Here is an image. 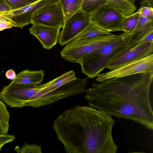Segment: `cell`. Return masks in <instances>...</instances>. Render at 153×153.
Listing matches in <instances>:
<instances>
[{
	"label": "cell",
	"instance_id": "obj_1",
	"mask_svg": "<svg viewBox=\"0 0 153 153\" xmlns=\"http://www.w3.org/2000/svg\"><path fill=\"white\" fill-rule=\"evenodd\" d=\"M153 73H140L93 83L86 90L90 106L116 118L133 120L153 129L150 91Z\"/></svg>",
	"mask_w": 153,
	"mask_h": 153
},
{
	"label": "cell",
	"instance_id": "obj_2",
	"mask_svg": "<svg viewBox=\"0 0 153 153\" xmlns=\"http://www.w3.org/2000/svg\"><path fill=\"white\" fill-rule=\"evenodd\" d=\"M111 116L90 106H77L66 110L53 128L67 153H116Z\"/></svg>",
	"mask_w": 153,
	"mask_h": 153
},
{
	"label": "cell",
	"instance_id": "obj_3",
	"mask_svg": "<svg viewBox=\"0 0 153 153\" xmlns=\"http://www.w3.org/2000/svg\"><path fill=\"white\" fill-rule=\"evenodd\" d=\"M112 42L83 56L79 64L82 72L88 78H93L100 74L114 58L128 48L130 35L123 33Z\"/></svg>",
	"mask_w": 153,
	"mask_h": 153
},
{
	"label": "cell",
	"instance_id": "obj_4",
	"mask_svg": "<svg viewBox=\"0 0 153 153\" xmlns=\"http://www.w3.org/2000/svg\"><path fill=\"white\" fill-rule=\"evenodd\" d=\"M119 35L111 34L82 39H75L61 51V56L65 59L79 64L82 58L99 48L117 39Z\"/></svg>",
	"mask_w": 153,
	"mask_h": 153
},
{
	"label": "cell",
	"instance_id": "obj_5",
	"mask_svg": "<svg viewBox=\"0 0 153 153\" xmlns=\"http://www.w3.org/2000/svg\"><path fill=\"white\" fill-rule=\"evenodd\" d=\"M120 12L107 3L90 15L91 22L109 32L123 31L125 17Z\"/></svg>",
	"mask_w": 153,
	"mask_h": 153
},
{
	"label": "cell",
	"instance_id": "obj_6",
	"mask_svg": "<svg viewBox=\"0 0 153 153\" xmlns=\"http://www.w3.org/2000/svg\"><path fill=\"white\" fill-rule=\"evenodd\" d=\"M91 22L90 15L80 10L65 21L58 42L62 46L76 38Z\"/></svg>",
	"mask_w": 153,
	"mask_h": 153
},
{
	"label": "cell",
	"instance_id": "obj_7",
	"mask_svg": "<svg viewBox=\"0 0 153 153\" xmlns=\"http://www.w3.org/2000/svg\"><path fill=\"white\" fill-rule=\"evenodd\" d=\"M65 17L59 2L49 3L38 10L32 15L30 24L35 25H43L62 28Z\"/></svg>",
	"mask_w": 153,
	"mask_h": 153
},
{
	"label": "cell",
	"instance_id": "obj_8",
	"mask_svg": "<svg viewBox=\"0 0 153 153\" xmlns=\"http://www.w3.org/2000/svg\"><path fill=\"white\" fill-rule=\"evenodd\" d=\"M140 73H153V54L117 69L99 74L96 76V80L99 82Z\"/></svg>",
	"mask_w": 153,
	"mask_h": 153
},
{
	"label": "cell",
	"instance_id": "obj_9",
	"mask_svg": "<svg viewBox=\"0 0 153 153\" xmlns=\"http://www.w3.org/2000/svg\"><path fill=\"white\" fill-rule=\"evenodd\" d=\"M153 54V42L131 48H127L112 59L106 68L110 71L142 59Z\"/></svg>",
	"mask_w": 153,
	"mask_h": 153
},
{
	"label": "cell",
	"instance_id": "obj_10",
	"mask_svg": "<svg viewBox=\"0 0 153 153\" xmlns=\"http://www.w3.org/2000/svg\"><path fill=\"white\" fill-rule=\"evenodd\" d=\"M59 1V0H39L36 2L22 7L12 10L11 19L17 27L23 28L30 24L33 14L44 6L51 3Z\"/></svg>",
	"mask_w": 153,
	"mask_h": 153
},
{
	"label": "cell",
	"instance_id": "obj_11",
	"mask_svg": "<svg viewBox=\"0 0 153 153\" xmlns=\"http://www.w3.org/2000/svg\"><path fill=\"white\" fill-rule=\"evenodd\" d=\"M60 30L54 27L33 25L29 30L38 39L44 48L51 49L58 42Z\"/></svg>",
	"mask_w": 153,
	"mask_h": 153
},
{
	"label": "cell",
	"instance_id": "obj_12",
	"mask_svg": "<svg viewBox=\"0 0 153 153\" xmlns=\"http://www.w3.org/2000/svg\"><path fill=\"white\" fill-rule=\"evenodd\" d=\"M152 30H153V19L140 15L135 28L130 35L128 48H134L142 38Z\"/></svg>",
	"mask_w": 153,
	"mask_h": 153
},
{
	"label": "cell",
	"instance_id": "obj_13",
	"mask_svg": "<svg viewBox=\"0 0 153 153\" xmlns=\"http://www.w3.org/2000/svg\"><path fill=\"white\" fill-rule=\"evenodd\" d=\"M44 75L42 70L31 71L26 69L16 75L12 82L18 84L39 85L43 81Z\"/></svg>",
	"mask_w": 153,
	"mask_h": 153
},
{
	"label": "cell",
	"instance_id": "obj_14",
	"mask_svg": "<svg viewBox=\"0 0 153 153\" xmlns=\"http://www.w3.org/2000/svg\"><path fill=\"white\" fill-rule=\"evenodd\" d=\"M76 78L75 72L71 71L46 83L41 84V86L46 94H56L58 88Z\"/></svg>",
	"mask_w": 153,
	"mask_h": 153
},
{
	"label": "cell",
	"instance_id": "obj_15",
	"mask_svg": "<svg viewBox=\"0 0 153 153\" xmlns=\"http://www.w3.org/2000/svg\"><path fill=\"white\" fill-rule=\"evenodd\" d=\"M109 4L120 12L124 16H127L133 13L137 7L134 5L126 0H105Z\"/></svg>",
	"mask_w": 153,
	"mask_h": 153
},
{
	"label": "cell",
	"instance_id": "obj_16",
	"mask_svg": "<svg viewBox=\"0 0 153 153\" xmlns=\"http://www.w3.org/2000/svg\"><path fill=\"white\" fill-rule=\"evenodd\" d=\"M83 0H59L65 17V21L81 10Z\"/></svg>",
	"mask_w": 153,
	"mask_h": 153
},
{
	"label": "cell",
	"instance_id": "obj_17",
	"mask_svg": "<svg viewBox=\"0 0 153 153\" xmlns=\"http://www.w3.org/2000/svg\"><path fill=\"white\" fill-rule=\"evenodd\" d=\"M111 34L110 32L102 29L91 22L76 38L82 39L90 38L100 36L108 35Z\"/></svg>",
	"mask_w": 153,
	"mask_h": 153
},
{
	"label": "cell",
	"instance_id": "obj_18",
	"mask_svg": "<svg viewBox=\"0 0 153 153\" xmlns=\"http://www.w3.org/2000/svg\"><path fill=\"white\" fill-rule=\"evenodd\" d=\"M10 115L6 105L0 100V135H7L9 129Z\"/></svg>",
	"mask_w": 153,
	"mask_h": 153
},
{
	"label": "cell",
	"instance_id": "obj_19",
	"mask_svg": "<svg viewBox=\"0 0 153 153\" xmlns=\"http://www.w3.org/2000/svg\"><path fill=\"white\" fill-rule=\"evenodd\" d=\"M140 15L139 9L135 13L125 17L123 25L124 33L129 35L132 34L137 25Z\"/></svg>",
	"mask_w": 153,
	"mask_h": 153
},
{
	"label": "cell",
	"instance_id": "obj_20",
	"mask_svg": "<svg viewBox=\"0 0 153 153\" xmlns=\"http://www.w3.org/2000/svg\"><path fill=\"white\" fill-rule=\"evenodd\" d=\"M106 3L105 0H83L81 10L83 12L91 15Z\"/></svg>",
	"mask_w": 153,
	"mask_h": 153
},
{
	"label": "cell",
	"instance_id": "obj_21",
	"mask_svg": "<svg viewBox=\"0 0 153 153\" xmlns=\"http://www.w3.org/2000/svg\"><path fill=\"white\" fill-rule=\"evenodd\" d=\"M15 151L19 153H42V147L39 146L34 143L28 144L25 143L20 148L16 146L15 149Z\"/></svg>",
	"mask_w": 153,
	"mask_h": 153
},
{
	"label": "cell",
	"instance_id": "obj_22",
	"mask_svg": "<svg viewBox=\"0 0 153 153\" xmlns=\"http://www.w3.org/2000/svg\"><path fill=\"white\" fill-rule=\"evenodd\" d=\"M11 8L15 10L27 6L30 4L25 0H3Z\"/></svg>",
	"mask_w": 153,
	"mask_h": 153
},
{
	"label": "cell",
	"instance_id": "obj_23",
	"mask_svg": "<svg viewBox=\"0 0 153 153\" xmlns=\"http://www.w3.org/2000/svg\"><path fill=\"white\" fill-rule=\"evenodd\" d=\"M141 5L140 10V16L153 19V8Z\"/></svg>",
	"mask_w": 153,
	"mask_h": 153
},
{
	"label": "cell",
	"instance_id": "obj_24",
	"mask_svg": "<svg viewBox=\"0 0 153 153\" xmlns=\"http://www.w3.org/2000/svg\"><path fill=\"white\" fill-rule=\"evenodd\" d=\"M150 42H153V30L151 31L142 38L137 43L134 47L140 46Z\"/></svg>",
	"mask_w": 153,
	"mask_h": 153
},
{
	"label": "cell",
	"instance_id": "obj_25",
	"mask_svg": "<svg viewBox=\"0 0 153 153\" xmlns=\"http://www.w3.org/2000/svg\"><path fill=\"white\" fill-rule=\"evenodd\" d=\"M13 27H17L16 24L14 22L0 19V31Z\"/></svg>",
	"mask_w": 153,
	"mask_h": 153
},
{
	"label": "cell",
	"instance_id": "obj_26",
	"mask_svg": "<svg viewBox=\"0 0 153 153\" xmlns=\"http://www.w3.org/2000/svg\"><path fill=\"white\" fill-rule=\"evenodd\" d=\"M15 138L14 135L7 134L6 135H0V144L4 145L13 141Z\"/></svg>",
	"mask_w": 153,
	"mask_h": 153
},
{
	"label": "cell",
	"instance_id": "obj_27",
	"mask_svg": "<svg viewBox=\"0 0 153 153\" xmlns=\"http://www.w3.org/2000/svg\"><path fill=\"white\" fill-rule=\"evenodd\" d=\"M12 17V10L0 11V19H4L7 21H13L11 19Z\"/></svg>",
	"mask_w": 153,
	"mask_h": 153
},
{
	"label": "cell",
	"instance_id": "obj_28",
	"mask_svg": "<svg viewBox=\"0 0 153 153\" xmlns=\"http://www.w3.org/2000/svg\"><path fill=\"white\" fill-rule=\"evenodd\" d=\"M5 76L9 79L13 80L16 77V75L13 70L10 69L6 72Z\"/></svg>",
	"mask_w": 153,
	"mask_h": 153
},
{
	"label": "cell",
	"instance_id": "obj_29",
	"mask_svg": "<svg viewBox=\"0 0 153 153\" xmlns=\"http://www.w3.org/2000/svg\"><path fill=\"white\" fill-rule=\"evenodd\" d=\"M11 10H12L11 8L3 0H0V11H9Z\"/></svg>",
	"mask_w": 153,
	"mask_h": 153
},
{
	"label": "cell",
	"instance_id": "obj_30",
	"mask_svg": "<svg viewBox=\"0 0 153 153\" xmlns=\"http://www.w3.org/2000/svg\"><path fill=\"white\" fill-rule=\"evenodd\" d=\"M149 7L153 8V0H143Z\"/></svg>",
	"mask_w": 153,
	"mask_h": 153
},
{
	"label": "cell",
	"instance_id": "obj_31",
	"mask_svg": "<svg viewBox=\"0 0 153 153\" xmlns=\"http://www.w3.org/2000/svg\"><path fill=\"white\" fill-rule=\"evenodd\" d=\"M30 4L34 3L39 0H25Z\"/></svg>",
	"mask_w": 153,
	"mask_h": 153
},
{
	"label": "cell",
	"instance_id": "obj_32",
	"mask_svg": "<svg viewBox=\"0 0 153 153\" xmlns=\"http://www.w3.org/2000/svg\"><path fill=\"white\" fill-rule=\"evenodd\" d=\"M128 2L134 4L135 0H126Z\"/></svg>",
	"mask_w": 153,
	"mask_h": 153
},
{
	"label": "cell",
	"instance_id": "obj_33",
	"mask_svg": "<svg viewBox=\"0 0 153 153\" xmlns=\"http://www.w3.org/2000/svg\"><path fill=\"white\" fill-rule=\"evenodd\" d=\"M4 145L3 144H0V151H1V148L2 147V146Z\"/></svg>",
	"mask_w": 153,
	"mask_h": 153
}]
</instances>
